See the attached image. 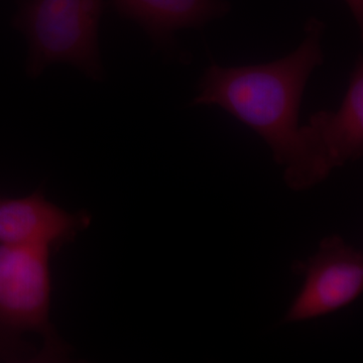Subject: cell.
<instances>
[{
	"instance_id": "1",
	"label": "cell",
	"mask_w": 363,
	"mask_h": 363,
	"mask_svg": "<svg viewBox=\"0 0 363 363\" xmlns=\"http://www.w3.org/2000/svg\"><path fill=\"white\" fill-rule=\"evenodd\" d=\"M326 25L306 21L297 49L269 63L205 69L193 106H217L252 128L264 140L284 168L293 191L309 190L326 180L332 169L319 138L309 124L300 126L298 112L306 86L324 64L322 40Z\"/></svg>"
},
{
	"instance_id": "2",
	"label": "cell",
	"mask_w": 363,
	"mask_h": 363,
	"mask_svg": "<svg viewBox=\"0 0 363 363\" xmlns=\"http://www.w3.org/2000/svg\"><path fill=\"white\" fill-rule=\"evenodd\" d=\"M51 250L0 245V359L57 362L70 346L51 320Z\"/></svg>"
},
{
	"instance_id": "3",
	"label": "cell",
	"mask_w": 363,
	"mask_h": 363,
	"mask_svg": "<svg viewBox=\"0 0 363 363\" xmlns=\"http://www.w3.org/2000/svg\"><path fill=\"white\" fill-rule=\"evenodd\" d=\"M104 9V0H21L13 23L28 40V77H39L52 64L66 63L101 82L105 73L99 25Z\"/></svg>"
},
{
	"instance_id": "4",
	"label": "cell",
	"mask_w": 363,
	"mask_h": 363,
	"mask_svg": "<svg viewBox=\"0 0 363 363\" xmlns=\"http://www.w3.org/2000/svg\"><path fill=\"white\" fill-rule=\"evenodd\" d=\"M296 271L305 274L300 292L284 323H300L330 315L355 302L363 292V253L337 234L323 238L319 248Z\"/></svg>"
},
{
	"instance_id": "5",
	"label": "cell",
	"mask_w": 363,
	"mask_h": 363,
	"mask_svg": "<svg viewBox=\"0 0 363 363\" xmlns=\"http://www.w3.org/2000/svg\"><path fill=\"white\" fill-rule=\"evenodd\" d=\"M90 224L89 214L66 211L49 201L42 189L25 197L0 195V245L58 252Z\"/></svg>"
},
{
	"instance_id": "6",
	"label": "cell",
	"mask_w": 363,
	"mask_h": 363,
	"mask_svg": "<svg viewBox=\"0 0 363 363\" xmlns=\"http://www.w3.org/2000/svg\"><path fill=\"white\" fill-rule=\"evenodd\" d=\"M117 13L135 21L152 40L155 48L172 58L189 61L179 51L176 33L200 30L230 13L228 0H113Z\"/></svg>"
},
{
	"instance_id": "7",
	"label": "cell",
	"mask_w": 363,
	"mask_h": 363,
	"mask_svg": "<svg viewBox=\"0 0 363 363\" xmlns=\"http://www.w3.org/2000/svg\"><path fill=\"white\" fill-rule=\"evenodd\" d=\"M329 166L340 168L363 156V60L358 57L337 111H320L309 117Z\"/></svg>"
},
{
	"instance_id": "8",
	"label": "cell",
	"mask_w": 363,
	"mask_h": 363,
	"mask_svg": "<svg viewBox=\"0 0 363 363\" xmlns=\"http://www.w3.org/2000/svg\"><path fill=\"white\" fill-rule=\"evenodd\" d=\"M350 9L353 18L357 21L358 28L362 33L363 30V0H344Z\"/></svg>"
}]
</instances>
